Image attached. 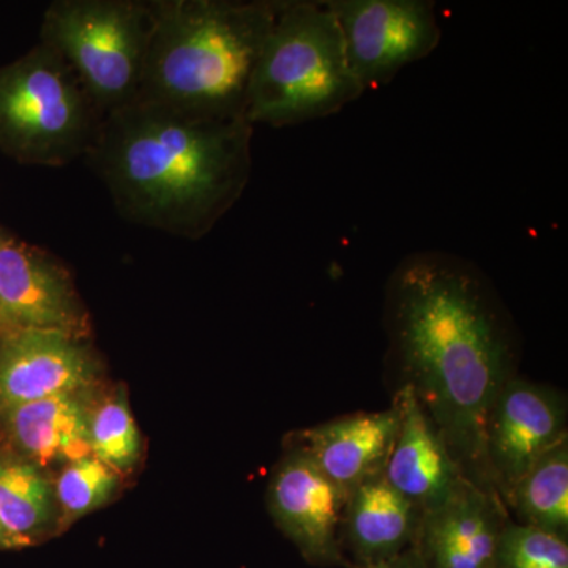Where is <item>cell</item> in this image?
<instances>
[{
  "label": "cell",
  "instance_id": "obj_20",
  "mask_svg": "<svg viewBox=\"0 0 568 568\" xmlns=\"http://www.w3.org/2000/svg\"><path fill=\"white\" fill-rule=\"evenodd\" d=\"M496 568H568V540L508 519Z\"/></svg>",
  "mask_w": 568,
  "mask_h": 568
},
{
  "label": "cell",
  "instance_id": "obj_12",
  "mask_svg": "<svg viewBox=\"0 0 568 568\" xmlns=\"http://www.w3.org/2000/svg\"><path fill=\"white\" fill-rule=\"evenodd\" d=\"M510 518L499 496L465 480L447 503L425 511L414 548L425 568H496Z\"/></svg>",
  "mask_w": 568,
  "mask_h": 568
},
{
  "label": "cell",
  "instance_id": "obj_16",
  "mask_svg": "<svg viewBox=\"0 0 568 568\" xmlns=\"http://www.w3.org/2000/svg\"><path fill=\"white\" fill-rule=\"evenodd\" d=\"M6 413L11 436L39 465L92 457L91 418L78 394L50 396L10 407Z\"/></svg>",
  "mask_w": 568,
  "mask_h": 568
},
{
  "label": "cell",
  "instance_id": "obj_2",
  "mask_svg": "<svg viewBox=\"0 0 568 568\" xmlns=\"http://www.w3.org/2000/svg\"><path fill=\"white\" fill-rule=\"evenodd\" d=\"M253 133L246 118L133 102L104 115L84 162L123 220L201 241L244 196Z\"/></svg>",
  "mask_w": 568,
  "mask_h": 568
},
{
  "label": "cell",
  "instance_id": "obj_17",
  "mask_svg": "<svg viewBox=\"0 0 568 568\" xmlns=\"http://www.w3.org/2000/svg\"><path fill=\"white\" fill-rule=\"evenodd\" d=\"M515 523L568 540V439L530 467L506 499Z\"/></svg>",
  "mask_w": 568,
  "mask_h": 568
},
{
  "label": "cell",
  "instance_id": "obj_14",
  "mask_svg": "<svg viewBox=\"0 0 568 568\" xmlns=\"http://www.w3.org/2000/svg\"><path fill=\"white\" fill-rule=\"evenodd\" d=\"M398 425L399 410L394 403L387 410L357 413L304 429L295 436V447L349 493L384 474Z\"/></svg>",
  "mask_w": 568,
  "mask_h": 568
},
{
  "label": "cell",
  "instance_id": "obj_5",
  "mask_svg": "<svg viewBox=\"0 0 568 568\" xmlns=\"http://www.w3.org/2000/svg\"><path fill=\"white\" fill-rule=\"evenodd\" d=\"M104 115L69 62L36 44L0 65V152L26 166L63 168L84 160Z\"/></svg>",
  "mask_w": 568,
  "mask_h": 568
},
{
  "label": "cell",
  "instance_id": "obj_6",
  "mask_svg": "<svg viewBox=\"0 0 568 568\" xmlns=\"http://www.w3.org/2000/svg\"><path fill=\"white\" fill-rule=\"evenodd\" d=\"M151 26L149 0H55L40 41L69 62L108 115L136 100Z\"/></svg>",
  "mask_w": 568,
  "mask_h": 568
},
{
  "label": "cell",
  "instance_id": "obj_7",
  "mask_svg": "<svg viewBox=\"0 0 568 568\" xmlns=\"http://www.w3.org/2000/svg\"><path fill=\"white\" fill-rule=\"evenodd\" d=\"M362 89L383 88L410 63L424 61L443 39L432 0H327Z\"/></svg>",
  "mask_w": 568,
  "mask_h": 568
},
{
  "label": "cell",
  "instance_id": "obj_22",
  "mask_svg": "<svg viewBox=\"0 0 568 568\" xmlns=\"http://www.w3.org/2000/svg\"><path fill=\"white\" fill-rule=\"evenodd\" d=\"M362 568H425L422 562L420 556L416 551V548L406 549L402 555L395 556V558L383 560V562L372 564Z\"/></svg>",
  "mask_w": 568,
  "mask_h": 568
},
{
  "label": "cell",
  "instance_id": "obj_13",
  "mask_svg": "<svg viewBox=\"0 0 568 568\" xmlns=\"http://www.w3.org/2000/svg\"><path fill=\"white\" fill-rule=\"evenodd\" d=\"M394 403L399 425L384 477L425 514L447 503L467 478L413 388H399Z\"/></svg>",
  "mask_w": 568,
  "mask_h": 568
},
{
  "label": "cell",
  "instance_id": "obj_9",
  "mask_svg": "<svg viewBox=\"0 0 568 568\" xmlns=\"http://www.w3.org/2000/svg\"><path fill=\"white\" fill-rule=\"evenodd\" d=\"M22 331L82 336L88 315L59 261L0 231V335Z\"/></svg>",
  "mask_w": 568,
  "mask_h": 568
},
{
  "label": "cell",
  "instance_id": "obj_3",
  "mask_svg": "<svg viewBox=\"0 0 568 568\" xmlns=\"http://www.w3.org/2000/svg\"><path fill=\"white\" fill-rule=\"evenodd\" d=\"M280 0H149L151 36L134 102L246 118L248 89Z\"/></svg>",
  "mask_w": 568,
  "mask_h": 568
},
{
  "label": "cell",
  "instance_id": "obj_24",
  "mask_svg": "<svg viewBox=\"0 0 568 568\" xmlns=\"http://www.w3.org/2000/svg\"><path fill=\"white\" fill-rule=\"evenodd\" d=\"M0 231H2V230H0Z\"/></svg>",
  "mask_w": 568,
  "mask_h": 568
},
{
  "label": "cell",
  "instance_id": "obj_11",
  "mask_svg": "<svg viewBox=\"0 0 568 568\" xmlns=\"http://www.w3.org/2000/svg\"><path fill=\"white\" fill-rule=\"evenodd\" d=\"M81 338L54 331L0 335V407L80 394L92 386L99 365Z\"/></svg>",
  "mask_w": 568,
  "mask_h": 568
},
{
  "label": "cell",
  "instance_id": "obj_18",
  "mask_svg": "<svg viewBox=\"0 0 568 568\" xmlns=\"http://www.w3.org/2000/svg\"><path fill=\"white\" fill-rule=\"evenodd\" d=\"M48 481L31 463L0 459V523L24 547L50 521Z\"/></svg>",
  "mask_w": 568,
  "mask_h": 568
},
{
  "label": "cell",
  "instance_id": "obj_23",
  "mask_svg": "<svg viewBox=\"0 0 568 568\" xmlns=\"http://www.w3.org/2000/svg\"><path fill=\"white\" fill-rule=\"evenodd\" d=\"M20 544H18L17 538L11 536L9 530L3 528L2 523H0V548H18Z\"/></svg>",
  "mask_w": 568,
  "mask_h": 568
},
{
  "label": "cell",
  "instance_id": "obj_10",
  "mask_svg": "<svg viewBox=\"0 0 568 568\" xmlns=\"http://www.w3.org/2000/svg\"><path fill=\"white\" fill-rule=\"evenodd\" d=\"M347 495L304 450L294 446L280 462L268 485V508L276 526L306 562L353 568L342 549Z\"/></svg>",
  "mask_w": 568,
  "mask_h": 568
},
{
  "label": "cell",
  "instance_id": "obj_8",
  "mask_svg": "<svg viewBox=\"0 0 568 568\" xmlns=\"http://www.w3.org/2000/svg\"><path fill=\"white\" fill-rule=\"evenodd\" d=\"M567 435V403L560 392L510 377L485 425V457L497 495L506 499L538 459Z\"/></svg>",
  "mask_w": 568,
  "mask_h": 568
},
{
  "label": "cell",
  "instance_id": "obj_21",
  "mask_svg": "<svg viewBox=\"0 0 568 568\" xmlns=\"http://www.w3.org/2000/svg\"><path fill=\"white\" fill-rule=\"evenodd\" d=\"M118 485L115 470L95 457L71 463L58 481V499L63 514L81 517L102 506Z\"/></svg>",
  "mask_w": 568,
  "mask_h": 568
},
{
  "label": "cell",
  "instance_id": "obj_1",
  "mask_svg": "<svg viewBox=\"0 0 568 568\" xmlns=\"http://www.w3.org/2000/svg\"><path fill=\"white\" fill-rule=\"evenodd\" d=\"M386 317L403 386L413 388L467 480L497 495L485 425L514 377L515 346L487 278L452 253L409 254L388 280Z\"/></svg>",
  "mask_w": 568,
  "mask_h": 568
},
{
  "label": "cell",
  "instance_id": "obj_19",
  "mask_svg": "<svg viewBox=\"0 0 568 568\" xmlns=\"http://www.w3.org/2000/svg\"><path fill=\"white\" fill-rule=\"evenodd\" d=\"M92 457L112 470H129L140 457L141 439L125 399H110L97 409L89 422Z\"/></svg>",
  "mask_w": 568,
  "mask_h": 568
},
{
  "label": "cell",
  "instance_id": "obj_4",
  "mask_svg": "<svg viewBox=\"0 0 568 568\" xmlns=\"http://www.w3.org/2000/svg\"><path fill=\"white\" fill-rule=\"evenodd\" d=\"M362 95L324 2L280 0L250 82L246 121L274 129L302 125L338 114Z\"/></svg>",
  "mask_w": 568,
  "mask_h": 568
},
{
  "label": "cell",
  "instance_id": "obj_15",
  "mask_svg": "<svg viewBox=\"0 0 568 568\" xmlns=\"http://www.w3.org/2000/svg\"><path fill=\"white\" fill-rule=\"evenodd\" d=\"M422 517L424 511L396 491L384 474L369 478L347 495L343 555L351 556L353 568L395 558L416 544Z\"/></svg>",
  "mask_w": 568,
  "mask_h": 568
}]
</instances>
